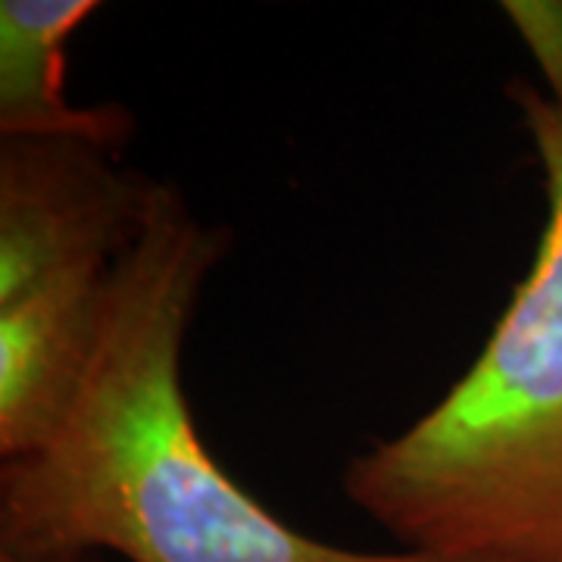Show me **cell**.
Instances as JSON below:
<instances>
[{"instance_id":"cell-1","label":"cell","mask_w":562,"mask_h":562,"mask_svg":"<svg viewBox=\"0 0 562 562\" xmlns=\"http://www.w3.org/2000/svg\"><path fill=\"white\" fill-rule=\"evenodd\" d=\"M225 250V228L154 181L79 401L44 447L0 462V550L122 562H447L310 538L206 450L181 353Z\"/></svg>"},{"instance_id":"cell-2","label":"cell","mask_w":562,"mask_h":562,"mask_svg":"<svg viewBox=\"0 0 562 562\" xmlns=\"http://www.w3.org/2000/svg\"><path fill=\"white\" fill-rule=\"evenodd\" d=\"M543 172L535 260L472 366L344 469L375 525L447 562H562V106L509 81Z\"/></svg>"},{"instance_id":"cell-3","label":"cell","mask_w":562,"mask_h":562,"mask_svg":"<svg viewBox=\"0 0 562 562\" xmlns=\"http://www.w3.org/2000/svg\"><path fill=\"white\" fill-rule=\"evenodd\" d=\"M154 179L72 138H0V306L44 284L116 269Z\"/></svg>"},{"instance_id":"cell-4","label":"cell","mask_w":562,"mask_h":562,"mask_svg":"<svg viewBox=\"0 0 562 562\" xmlns=\"http://www.w3.org/2000/svg\"><path fill=\"white\" fill-rule=\"evenodd\" d=\"M120 266L44 284L0 306V462L35 453L76 406L101 347Z\"/></svg>"},{"instance_id":"cell-5","label":"cell","mask_w":562,"mask_h":562,"mask_svg":"<svg viewBox=\"0 0 562 562\" xmlns=\"http://www.w3.org/2000/svg\"><path fill=\"white\" fill-rule=\"evenodd\" d=\"M94 0H0V138H72L122 154L135 116L120 103L81 106L66 91V47Z\"/></svg>"},{"instance_id":"cell-6","label":"cell","mask_w":562,"mask_h":562,"mask_svg":"<svg viewBox=\"0 0 562 562\" xmlns=\"http://www.w3.org/2000/svg\"><path fill=\"white\" fill-rule=\"evenodd\" d=\"M501 10L538 66V88L562 106V0H506Z\"/></svg>"},{"instance_id":"cell-7","label":"cell","mask_w":562,"mask_h":562,"mask_svg":"<svg viewBox=\"0 0 562 562\" xmlns=\"http://www.w3.org/2000/svg\"><path fill=\"white\" fill-rule=\"evenodd\" d=\"M0 562H110L103 553H13L0 550Z\"/></svg>"}]
</instances>
